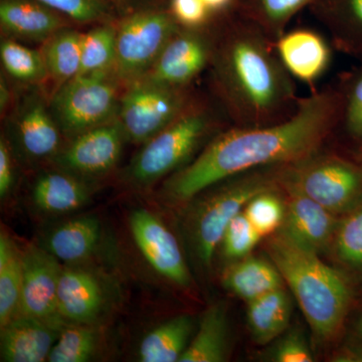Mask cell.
<instances>
[{
	"mask_svg": "<svg viewBox=\"0 0 362 362\" xmlns=\"http://www.w3.org/2000/svg\"><path fill=\"white\" fill-rule=\"evenodd\" d=\"M116 21L100 23L83 33L82 59L78 75L114 71Z\"/></svg>",
	"mask_w": 362,
	"mask_h": 362,
	"instance_id": "cell-33",
	"label": "cell"
},
{
	"mask_svg": "<svg viewBox=\"0 0 362 362\" xmlns=\"http://www.w3.org/2000/svg\"><path fill=\"white\" fill-rule=\"evenodd\" d=\"M279 185L284 194L285 216L278 232L308 251L329 252L339 216L301 192Z\"/></svg>",
	"mask_w": 362,
	"mask_h": 362,
	"instance_id": "cell-14",
	"label": "cell"
},
{
	"mask_svg": "<svg viewBox=\"0 0 362 362\" xmlns=\"http://www.w3.org/2000/svg\"><path fill=\"white\" fill-rule=\"evenodd\" d=\"M325 146L283 168L279 182L341 216L362 204V161Z\"/></svg>",
	"mask_w": 362,
	"mask_h": 362,
	"instance_id": "cell-6",
	"label": "cell"
},
{
	"mask_svg": "<svg viewBox=\"0 0 362 362\" xmlns=\"http://www.w3.org/2000/svg\"><path fill=\"white\" fill-rule=\"evenodd\" d=\"M329 252L347 273L362 279V204L339 216Z\"/></svg>",
	"mask_w": 362,
	"mask_h": 362,
	"instance_id": "cell-32",
	"label": "cell"
},
{
	"mask_svg": "<svg viewBox=\"0 0 362 362\" xmlns=\"http://www.w3.org/2000/svg\"><path fill=\"white\" fill-rule=\"evenodd\" d=\"M101 239V226L95 216H82L54 228L47 250L59 261L77 263L89 258Z\"/></svg>",
	"mask_w": 362,
	"mask_h": 362,
	"instance_id": "cell-25",
	"label": "cell"
},
{
	"mask_svg": "<svg viewBox=\"0 0 362 362\" xmlns=\"http://www.w3.org/2000/svg\"><path fill=\"white\" fill-rule=\"evenodd\" d=\"M223 284L235 296L247 303L283 288L285 282L272 261L249 255L226 269Z\"/></svg>",
	"mask_w": 362,
	"mask_h": 362,
	"instance_id": "cell-22",
	"label": "cell"
},
{
	"mask_svg": "<svg viewBox=\"0 0 362 362\" xmlns=\"http://www.w3.org/2000/svg\"><path fill=\"white\" fill-rule=\"evenodd\" d=\"M14 98L13 88L7 81L6 75L1 74L0 78V113L1 117H6L7 112L13 106Z\"/></svg>",
	"mask_w": 362,
	"mask_h": 362,
	"instance_id": "cell-42",
	"label": "cell"
},
{
	"mask_svg": "<svg viewBox=\"0 0 362 362\" xmlns=\"http://www.w3.org/2000/svg\"><path fill=\"white\" fill-rule=\"evenodd\" d=\"M315 0H238L237 11L275 42L298 13Z\"/></svg>",
	"mask_w": 362,
	"mask_h": 362,
	"instance_id": "cell-30",
	"label": "cell"
},
{
	"mask_svg": "<svg viewBox=\"0 0 362 362\" xmlns=\"http://www.w3.org/2000/svg\"><path fill=\"white\" fill-rule=\"evenodd\" d=\"M214 18L223 16L237 8L238 0H202Z\"/></svg>",
	"mask_w": 362,
	"mask_h": 362,
	"instance_id": "cell-43",
	"label": "cell"
},
{
	"mask_svg": "<svg viewBox=\"0 0 362 362\" xmlns=\"http://www.w3.org/2000/svg\"><path fill=\"white\" fill-rule=\"evenodd\" d=\"M261 239L262 235L257 232L243 211L226 228L221 244L223 245L226 257L239 259L249 256Z\"/></svg>",
	"mask_w": 362,
	"mask_h": 362,
	"instance_id": "cell-37",
	"label": "cell"
},
{
	"mask_svg": "<svg viewBox=\"0 0 362 362\" xmlns=\"http://www.w3.org/2000/svg\"><path fill=\"white\" fill-rule=\"evenodd\" d=\"M356 68L343 74L337 87L339 115L332 137L339 135L354 148L362 161V59Z\"/></svg>",
	"mask_w": 362,
	"mask_h": 362,
	"instance_id": "cell-27",
	"label": "cell"
},
{
	"mask_svg": "<svg viewBox=\"0 0 362 362\" xmlns=\"http://www.w3.org/2000/svg\"><path fill=\"white\" fill-rule=\"evenodd\" d=\"M126 136L118 119L71 137L54 161L59 168L81 177L106 175L115 168Z\"/></svg>",
	"mask_w": 362,
	"mask_h": 362,
	"instance_id": "cell-12",
	"label": "cell"
},
{
	"mask_svg": "<svg viewBox=\"0 0 362 362\" xmlns=\"http://www.w3.org/2000/svg\"><path fill=\"white\" fill-rule=\"evenodd\" d=\"M291 315L292 300L284 287L247 302V325L258 344H268L282 335Z\"/></svg>",
	"mask_w": 362,
	"mask_h": 362,
	"instance_id": "cell-23",
	"label": "cell"
},
{
	"mask_svg": "<svg viewBox=\"0 0 362 362\" xmlns=\"http://www.w3.org/2000/svg\"><path fill=\"white\" fill-rule=\"evenodd\" d=\"M125 89L114 71L78 75L49 97V108L63 134L74 137L117 118Z\"/></svg>",
	"mask_w": 362,
	"mask_h": 362,
	"instance_id": "cell-7",
	"label": "cell"
},
{
	"mask_svg": "<svg viewBox=\"0 0 362 362\" xmlns=\"http://www.w3.org/2000/svg\"><path fill=\"white\" fill-rule=\"evenodd\" d=\"M230 126V119L214 97L197 93L170 125L143 144L126 171L128 180L137 187H149L173 175Z\"/></svg>",
	"mask_w": 362,
	"mask_h": 362,
	"instance_id": "cell-4",
	"label": "cell"
},
{
	"mask_svg": "<svg viewBox=\"0 0 362 362\" xmlns=\"http://www.w3.org/2000/svg\"><path fill=\"white\" fill-rule=\"evenodd\" d=\"M23 289V252L13 240L0 235V325L4 328L21 315Z\"/></svg>",
	"mask_w": 362,
	"mask_h": 362,
	"instance_id": "cell-29",
	"label": "cell"
},
{
	"mask_svg": "<svg viewBox=\"0 0 362 362\" xmlns=\"http://www.w3.org/2000/svg\"><path fill=\"white\" fill-rule=\"evenodd\" d=\"M278 187L265 190L252 197L244 209L247 220L262 238L270 237L282 226L285 216L284 197Z\"/></svg>",
	"mask_w": 362,
	"mask_h": 362,
	"instance_id": "cell-34",
	"label": "cell"
},
{
	"mask_svg": "<svg viewBox=\"0 0 362 362\" xmlns=\"http://www.w3.org/2000/svg\"><path fill=\"white\" fill-rule=\"evenodd\" d=\"M270 359L276 362H312L313 356L303 334L294 330L276 344Z\"/></svg>",
	"mask_w": 362,
	"mask_h": 362,
	"instance_id": "cell-39",
	"label": "cell"
},
{
	"mask_svg": "<svg viewBox=\"0 0 362 362\" xmlns=\"http://www.w3.org/2000/svg\"><path fill=\"white\" fill-rule=\"evenodd\" d=\"M7 128L28 159L56 158L63 132L49 108V94L42 86H25L6 115Z\"/></svg>",
	"mask_w": 362,
	"mask_h": 362,
	"instance_id": "cell-10",
	"label": "cell"
},
{
	"mask_svg": "<svg viewBox=\"0 0 362 362\" xmlns=\"http://www.w3.org/2000/svg\"><path fill=\"white\" fill-rule=\"evenodd\" d=\"M33 199L35 206L45 213L66 214L86 204L89 192L81 178L61 169L47 171L37 177Z\"/></svg>",
	"mask_w": 362,
	"mask_h": 362,
	"instance_id": "cell-21",
	"label": "cell"
},
{
	"mask_svg": "<svg viewBox=\"0 0 362 362\" xmlns=\"http://www.w3.org/2000/svg\"><path fill=\"white\" fill-rule=\"evenodd\" d=\"M214 28L211 92L232 125L259 127L292 116L301 97L275 42L237 8L216 16Z\"/></svg>",
	"mask_w": 362,
	"mask_h": 362,
	"instance_id": "cell-2",
	"label": "cell"
},
{
	"mask_svg": "<svg viewBox=\"0 0 362 362\" xmlns=\"http://www.w3.org/2000/svg\"><path fill=\"white\" fill-rule=\"evenodd\" d=\"M59 259L47 249L30 246L23 252L21 314L42 320H58Z\"/></svg>",
	"mask_w": 362,
	"mask_h": 362,
	"instance_id": "cell-15",
	"label": "cell"
},
{
	"mask_svg": "<svg viewBox=\"0 0 362 362\" xmlns=\"http://www.w3.org/2000/svg\"><path fill=\"white\" fill-rule=\"evenodd\" d=\"M283 168H259L233 176L218 183V187L199 202L190 220V237L202 265L211 266L226 228L247 202L278 187Z\"/></svg>",
	"mask_w": 362,
	"mask_h": 362,
	"instance_id": "cell-5",
	"label": "cell"
},
{
	"mask_svg": "<svg viewBox=\"0 0 362 362\" xmlns=\"http://www.w3.org/2000/svg\"><path fill=\"white\" fill-rule=\"evenodd\" d=\"M214 35V20L204 28H180L141 78L168 87H194L197 78L211 65Z\"/></svg>",
	"mask_w": 362,
	"mask_h": 362,
	"instance_id": "cell-11",
	"label": "cell"
},
{
	"mask_svg": "<svg viewBox=\"0 0 362 362\" xmlns=\"http://www.w3.org/2000/svg\"><path fill=\"white\" fill-rule=\"evenodd\" d=\"M57 322L21 314L1 328V358L6 362L47 361L59 335Z\"/></svg>",
	"mask_w": 362,
	"mask_h": 362,
	"instance_id": "cell-18",
	"label": "cell"
},
{
	"mask_svg": "<svg viewBox=\"0 0 362 362\" xmlns=\"http://www.w3.org/2000/svg\"><path fill=\"white\" fill-rule=\"evenodd\" d=\"M83 33L71 26L54 33L42 44L40 52L47 66V84H51L49 97L80 74Z\"/></svg>",
	"mask_w": 362,
	"mask_h": 362,
	"instance_id": "cell-24",
	"label": "cell"
},
{
	"mask_svg": "<svg viewBox=\"0 0 362 362\" xmlns=\"http://www.w3.org/2000/svg\"><path fill=\"white\" fill-rule=\"evenodd\" d=\"M354 341L362 347V312L357 318L356 325H354Z\"/></svg>",
	"mask_w": 362,
	"mask_h": 362,
	"instance_id": "cell-44",
	"label": "cell"
},
{
	"mask_svg": "<svg viewBox=\"0 0 362 362\" xmlns=\"http://www.w3.org/2000/svg\"><path fill=\"white\" fill-rule=\"evenodd\" d=\"M97 335L86 324L66 328L59 333L47 361L86 362L96 349Z\"/></svg>",
	"mask_w": 362,
	"mask_h": 362,
	"instance_id": "cell-35",
	"label": "cell"
},
{
	"mask_svg": "<svg viewBox=\"0 0 362 362\" xmlns=\"http://www.w3.org/2000/svg\"><path fill=\"white\" fill-rule=\"evenodd\" d=\"M309 7L333 47L362 59V0H315Z\"/></svg>",
	"mask_w": 362,
	"mask_h": 362,
	"instance_id": "cell-20",
	"label": "cell"
},
{
	"mask_svg": "<svg viewBox=\"0 0 362 362\" xmlns=\"http://www.w3.org/2000/svg\"><path fill=\"white\" fill-rule=\"evenodd\" d=\"M0 61L6 76L23 86L47 84V71L42 52L35 51L18 40L2 37Z\"/></svg>",
	"mask_w": 362,
	"mask_h": 362,
	"instance_id": "cell-31",
	"label": "cell"
},
{
	"mask_svg": "<svg viewBox=\"0 0 362 362\" xmlns=\"http://www.w3.org/2000/svg\"><path fill=\"white\" fill-rule=\"evenodd\" d=\"M228 351V312L223 304H216L204 313L197 334L178 362L225 361Z\"/></svg>",
	"mask_w": 362,
	"mask_h": 362,
	"instance_id": "cell-26",
	"label": "cell"
},
{
	"mask_svg": "<svg viewBox=\"0 0 362 362\" xmlns=\"http://www.w3.org/2000/svg\"><path fill=\"white\" fill-rule=\"evenodd\" d=\"M168 11L185 28H204L216 18L202 0H170Z\"/></svg>",
	"mask_w": 362,
	"mask_h": 362,
	"instance_id": "cell-38",
	"label": "cell"
},
{
	"mask_svg": "<svg viewBox=\"0 0 362 362\" xmlns=\"http://www.w3.org/2000/svg\"><path fill=\"white\" fill-rule=\"evenodd\" d=\"M194 331V320L180 315L162 323L143 338L139 347L142 362H175L188 346Z\"/></svg>",
	"mask_w": 362,
	"mask_h": 362,
	"instance_id": "cell-28",
	"label": "cell"
},
{
	"mask_svg": "<svg viewBox=\"0 0 362 362\" xmlns=\"http://www.w3.org/2000/svg\"><path fill=\"white\" fill-rule=\"evenodd\" d=\"M197 93L194 87H168L144 78L126 85L117 114L126 139L144 144L170 125Z\"/></svg>",
	"mask_w": 362,
	"mask_h": 362,
	"instance_id": "cell-9",
	"label": "cell"
},
{
	"mask_svg": "<svg viewBox=\"0 0 362 362\" xmlns=\"http://www.w3.org/2000/svg\"><path fill=\"white\" fill-rule=\"evenodd\" d=\"M14 182V162L11 146L6 136L0 139V197H6Z\"/></svg>",
	"mask_w": 362,
	"mask_h": 362,
	"instance_id": "cell-40",
	"label": "cell"
},
{
	"mask_svg": "<svg viewBox=\"0 0 362 362\" xmlns=\"http://www.w3.org/2000/svg\"><path fill=\"white\" fill-rule=\"evenodd\" d=\"M129 225L133 239L150 266L175 284L188 287L192 277L187 262L168 226L144 209L130 214Z\"/></svg>",
	"mask_w": 362,
	"mask_h": 362,
	"instance_id": "cell-13",
	"label": "cell"
},
{
	"mask_svg": "<svg viewBox=\"0 0 362 362\" xmlns=\"http://www.w3.org/2000/svg\"><path fill=\"white\" fill-rule=\"evenodd\" d=\"M339 106L337 85H330L300 98L297 110L282 122L259 127L230 126L187 165L169 176L164 197L182 204L233 176L303 160L332 139Z\"/></svg>",
	"mask_w": 362,
	"mask_h": 362,
	"instance_id": "cell-1",
	"label": "cell"
},
{
	"mask_svg": "<svg viewBox=\"0 0 362 362\" xmlns=\"http://www.w3.org/2000/svg\"><path fill=\"white\" fill-rule=\"evenodd\" d=\"M181 26L168 9H140L116 21L114 73L124 86L140 80Z\"/></svg>",
	"mask_w": 362,
	"mask_h": 362,
	"instance_id": "cell-8",
	"label": "cell"
},
{
	"mask_svg": "<svg viewBox=\"0 0 362 362\" xmlns=\"http://www.w3.org/2000/svg\"><path fill=\"white\" fill-rule=\"evenodd\" d=\"M265 247L317 341L321 344L335 341L341 335L354 302L349 276L324 263L317 252L298 246L282 233L271 235Z\"/></svg>",
	"mask_w": 362,
	"mask_h": 362,
	"instance_id": "cell-3",
	"label": "cell"
},
{
	"mask_svg": "<svg viewBox=\"0 0 362 362\" xmlns=\"http://www.w3.org/2000/svg\"><path fill=\"white\" fill-rule=\"evenodd\" d=\"M320 33L310 28L286 32L275 42V49L290 75L313 85L329 68L332 49Z\"/></svg>",
	"mask_w": 362,
	"mask_h": 362,
	"instance_id": "cell-17",
	"label": "cell"
},
{
	"mask_svg": "<svg viewBox=\"0 0 362 362\" xmlns=\"http://www.w3.org/2000/svg\"><path fill=\"white\" fill-rule=\"evenodd\" d=\"M150 1L151 0H109L118 13L119 18L135 13L140 9L156 6Z\"/></svg>",
	"mask_w": 362,
	"mask_h": 362,
	"instance_id": "cell-41",
	"label": "cell"
},
{
	"mask_svg": "<svg viewBox=\"0 0 362 362\" xmlns=\"http://www.w3.org/2000/svg\"><path fill=\"white\" fill-rule=\"evenodd\" d=\"M75 25L37 0H0L2 37L42 45L54 33Z\"/></svg>",
	"mask_w": 362,
	"mask_h": 362,
	"instance_id": "cell-16",
	"label": "cell"
},
{
	"mask_svg": "<svg viewBox=\"0 0 362 362\" xmlns=\"http://www.w3.org/2000/svg\"><path fill=\"white\" fill-rule=\"evenodd\" d=\"M76 25H100L119 18L109 0H37Z\"/></svg>",
	"mask_w": 362,
	"mask_h": 362,
	"instance_id": "cell-36",
	"label": "cell"
},
{
	"mask_svg": "<svg viewBox=\"0 0 362 362\" xmlns=\"http://www.w3.org/2000/svg\"><path fill=\"white\" fill-rule=\"evenodd\" d=\"M104 292L90 272L81 269L62 271L58 291L59 317L76 324H89L103 308Z\"/></svg>",
	"mask_w": 362,
	"mask_h": 362,
	"instance_id": "cell-19",
	"label": "cell"
}]
</instances>
